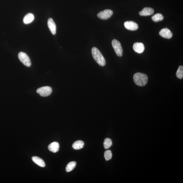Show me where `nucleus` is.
<instances>
[{"label":"nucleus","instance_id":"nucleus-1","mask_svg":"<svg viewBox=\"0 0 183 183\" xmlns=\"http://www.w3.org/2000/svg\"><path fill=\"white\" fill-rule=\"evenodd\" d=\"M133 79L135 83L140 87L146 85L148 80V76L146 74L139 72L134 74L133 76Z\"/></svg>","mask_w":183,"mask_h":183},{"label":"nucleus","instance_id":"nucleus-2","mask_svg":"<svg viewBox=\"0 0 183 183\" xmlns=\"http://www.w3.org/2000/svg\"><path fill=\"white\" fill-rule=\"evenodd\" d=\"M92 53L93 58L100 66H104L106 65L105 60L98 48L95 47H93L92 49Z\"/></svg>","mask_w":183,"mask_h":183},{"label":"nucleus","instance_id":"nucleus-3","mask_svg":"<svg viewBox=\"0 0 183 183\" xmlns=\"http://www.w3.org/2000/svg\"><path fill=\"white\" fill-rule=\"evenodd\" d=\"M112 45L117 56L119 57L123 56V49L121 43L117 40L114 39L112 41Z\"/></svg>","mask_w":183,"mask_h":183},{"label":"nucleus","instance_id":"nucleus-4","mask_svg":"<svg viewBox=\"0 0 183 183\" xmlns=\"http://www.w3.org/2000/svg\"><path fill=\"white\" fill-rule=\"evenodd\" d=\"M18 57L19 60L25 66L30 67L31 65V61L28 55L23 52H20L19 53Z\"/></svg>","mask_w":183,"mask_h":183},{"label":"nucleus","instance_id":"nucleus-5","mask_svg":"<svg viewBox=\"0 0 183 183\" xmlns=\"http://www.w3.org/2000/svg\"><path fill=\"white\" fill-rule=\"evenodd\" d=\"M52 89L50 87L45 86L38 89L37 92L42 97H47L49 96L52 93Z\"/></svg>","mask_w":183,"mask_h":183},{"label":"nucleus","instance_id":"nucleus-6","mask_svg":"<svg viewBox=\"0 0 183 183\" xmlns=\"http://www.w3.org/2000/svg\"><path fill=\"white\" fill-rule=\"evenodd\" d=\"M113 14V11L110 9H106L99 12L98 14V16L102 20H106L109 18Z\"/></svg>","mask_w":183,"mask_h":183},{"label":"nucleus","instance_id":"nucleus-7","mask_svg":"<svg viewBox=\"0 0 183 183\" xmlns=\"http://www.w3.org/2000/svg\"><path fill=\"white\" fill-rule=\"evenodd\" d=\"M125 27L127 29L131 30H135L138 29V24L133 21H129L124 23Z\"/></svg>","mask_w":183,"mask_h":183},{"label":"nucleus","instance_id":"nucleus-8","mask_svg":"<svg viewBox=\"0 0 183 183\" xmlns=\"http://www.w3.org/2000/svg\"><path fill=\"white\" fill-rule=\"evenodd\" d=\"M159 34L161 37L167 39H170L173 36L170 30L167 28H163L159 32Z\"/></svg>","mask_w":183,"mask_h":183},{"label":"nucleus","instance_id":"nucleus-9","mask_svg":"<svg viewBox=\"0 0 183 183\" xmlns=\"http://www.w3.org/2000/svg\"><path fill=\"white\" fill-rule=\"evenodd\" d=\"M47 25L49 30L53 35L56 34V26L54 20L52 18H49L47 21Z\"/></svg>","mask_w":183,"mask_h":183},{"label":"nucleus","instance_id":"nucleus-10","mask_svg":"<svg viewBox=\"0 0 183 183\" xmlns=\"http://www.w3.org/2000/svg\"><path fill=\"white\" fill-rule=\"evenodd\" d=\"M133 49L135 52L141 54L144 52L145 47L143 43H136L133 45Z\"/></svg>","mask_w":183,"mask_h":183},{"label":"nucleus","instance_id":"nucleus-11","mask_svg":"<svg viewBox=\"0 0 183 183\" xmlns=\"http://www.w3.org/2000/svg\"><path fill=\"white\" fill-rule=\"evenodd\" d=\"M154 10L150 7H145L139 12V14L142 16H147L154 14Z\"/></svg>","mask_w":183,"mask_h":183},{"label":"nucleus","instance_id":"nucleus-12","mask_svg":"<svg viewBox=\"0 0 183 183\" xmlns=\"http://www.w3.org/2000/svg\"><path fill=\"white\" fill-rule=\"evenodd\" d=\"M48 148L49 151L53 152H56L58 151L60 148V144L58 142H53L49 145Z\"/></svg>","mask_w":183,"mask_h":183},{"label":"nucleus","instance_id":"nucleus-13","mask_svg":"<svg viewBox=\"0 0 183 183\" xmlns=\"http://www.w3.org/2000/svg\"><path fill=\"white\" fill-rule=\"evenodd\" d=\"M32 159L34 163L37 164L39 166L43 167H45V161L41 158L37 157V156H33L32 157Z\"/></svg>","mask_w":183,"mask_h":183},{"label":"nucleus","instance_id":"nucleus-14","mask_svg":"<svg viewBox=\"0 0 183 183\" xmlns=\"http://www.w3.org/2000/svg\"><path fill=\"white\" fill-rule=\"evenodd\" d=\"M34 19V15L32 13H29L24 16L23 19V22L25 24H29L33 22Z\"/></svg>","mask_w":183,"mask_h":183},{"label":"nucleus","instance_id":"nucleus-15","mask_svg":"<svg viewBox=\"0 0 183 183\" xmlns=\"http://www.w3.org/2000/svg\"><path fill=\"white\" fill-rule=\"evenodd\" d=\"M84 146V142L81 140L76 141L72 145V147L74 149L78 150L82 148Z\"/></svg>","mask_w":183,"mask_h":183},{"label":"nucleus","instance_id":"nucleus-16","mask_svg":"<svg viewBox=\"0 0 183 183\" xmlns=\"http://www.w3.org/2000/svg\"><path fill=\"white\" fill-rule=\"evenodd\" d=\"M76 165V162L75 161L70 162L68 164L66 167V172H70L73 170L75 168Z\"/></svg>","mask_w":183,"mask_h":183},{"label":"nucleus","instance_id":"nucleus-17","mask_svg":"<svg viewBox=\"0 0 183 183\" xmlns=\"http://www.w3.org/2000/svg\"><path fill=\"white\" fill-rule=\"evenodd\" d=\"M163 15L161 13H157L152 17V20L155 22L161 21L163 20Z\"/></svg>","mask_w":183,"mask_h":183},{"label":"nucleus","instance_id":"nucleus-18","mask_svg":"<svg viewBox=\"0 0 183 183\" xmlns=\"http://www.w3.org/2000/svg\"><path fill=\"white\" fill-rule=\"evenodd\" d=\"M112 140L110 138H106L105 139L104 142V148L106 149H108L110 148L112 146Z\"/></svg>","mask_w":183,"mask_h":183},{"label":"nucleus","instance_id":"nucleus-19","mask_svg":"<svg viewBox=\"0 0 183 183\" xmlns=\"http://www.w3.org/2000/svg\"><path fill=\"white\" fill-rule=\"evenodd\" d=\"M177 77L180 79H182L183 78V66H179L176 73Z\"/></svg>","mask_w":183,"mask_h":183},{"label":"nucleus","instance_id":"nucleus-20","mask_svg":"<svg viewBox=\"0 0 183 183\" xmlns=\"http://www.w3.org/2000/svg\"><path fill=\"white\" fill-rule=\"evenodd\" d=\"M112 152L110 150H106L104 152V157L106 161H108L112 159Z\"/></svg>","mask_w":183,"mask_h":183}]
</instances>
